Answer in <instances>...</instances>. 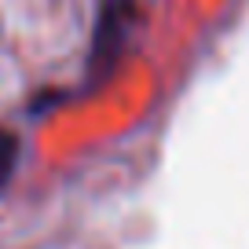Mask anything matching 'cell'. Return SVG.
I'll return each mask as SVG.
<instances>
[{
	"label": "cell",
	"instance_id": "cell-1",
	"mask_svg": "<svg viewBox=\"0 0 249 249\" xmlns=\"http://www.w3.org/2000/svg\"><path fill=\"white\" fill-rule=\"evenodd\" d=\"M136 18V0H107L95 22V37H92V55H88V73L103 77L114 66L117 52L124 48V37L132 30Z\"/></svg>",
	"mask_w": 249,
	"mask_h": 249
},
{
	"label": "cell",
	"instance_id": "cell-2",
	"mask_svg": "<svg viewBox=\"0 0 249 249\" xmlns=\"http://www.w3.org/2000/svg\"><path fill=\"white\" fill-rule=\"evenodd\" d=\"M18 154H22V147H18L15 132H8V128H0V191H4V187H8V179L15 176Z\"/></svg>",
	"mask_w": 249,
	"mask_h": 249
}]
</instances>
